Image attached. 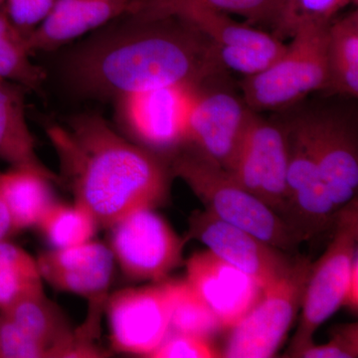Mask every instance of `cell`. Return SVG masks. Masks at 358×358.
<instances>
[{
    "mask_svg": "<svg viewBox=\"0 0 358 358\" xmlns=\"http://www.w3.org/2000/svg\"><path fill=\"white\" fill-rule=\"evenodd\" d=\"M178 280L121 289L106 303L114 350L150 357L169 333Z\"/></svg>",
    "mask_w": 358,
    "mask_h": 358,
    "instance_id": "cell-8",
    "label": "cell"
},
{
    "mask_svg": "<svg viewBox=\"0 0 358 358\" xmlns=\"http://www.w3.org/2000/svg\"><path fill=\"white\" fill-rule=\"evenodd\" d=\"M27 37L0 11V79L37 89L45 80L44 71L32 62Z\"/></svg>",
    "mask_w": 358,
    "mask_h": 358,
    "instance_id": "cell-26",
    "label": "cell"
},
{
    "mask_svg": "<svg viewBox=\"0 0 358 358\" xmlns=\"http://www.w3.org/2000/svg\"><path fill=\"white\" fill-rule=\"evenodd\" d=\"M0 358H48V352L10 320L1 315Z\"/></svg>",
    "mask_w": 358,
    "mask_h": 358,
    "instance_id": "cell-32",
    "label": "cell"
},
{
    "mask_svg": "<svg viewBox=\"0 0 358 358\" xmlns=\"http://www.w3.org/2000/svg\"><path fill=\"white\" fill-rule=\"evenodd\" d=\"M185 280L215 313L223 331L236 326L264 294L253 278L209 250L190 256Z\"/></svg>",
    "mask_w": 358,
    "mask_h": 358,
    "instance_id": "cell-15",
    "label": "cell"
},
{
    "mask_svg": "<svg viewBox=\"0 0 358 358\" xmlns=\"http://www.w3.org/2000/svg\"><path fill=\"white\" fill-rule=\"evenodd\" d=\"M358 357V324H348L336 327L331 339L327 343H310L294 357L355 358Z\"/></svg>",
    "mask_w": 358,
    "mask_h": 358,
    "instance_id": "cell-31",
    "label": "cell"
},
{
    "mask_svg": "<svg viewBox=\"0 0 358 358\" xmlns=\"http://www.w3.org/2000/svg\"><path fill=\"white\" fill-rule=\"evenodd\" d=\"M327 86L333 95L358 96V11L331 21L327 28Z\"/></svg>",
    "mask_w": 358,
    "mask_h": 358,
    "instance_id": "cell-21",
    "label": "cell"
},
{
    "mask_svg": "<svg viewBox=\"0 0 358 358\" xmlns=\"http://www.w3.org/2000/svg\"><path fill=\"white\" fill-rule=\"evenodd\" d=\"M0 178H1V171H0ZM10 233H13V226H11L10 216L4 200L1 180H0V240L6 239L7 235Z\"/></svg>",
    "mask_w": 358,
    "mask_h": 358,
    "instance_id": "cell-35",
    "label": "cell"
},
{
    "mask_svg": "<svg viewBox=\"0 0 358 358\" xmlns=\"http://www.w3.org/2000/svg\"><path fill=\"white\" fill-rule=\"evenodd\" d=\"M284 124L288 138L284 220L303 243L333 229L338 211L331 202L303 129L294 117Z\"/></svg>",
    "mask_w": 358,
    "mask_h": 358,
    "instance_id": "cell-11",
    "label": "cell"
},
{
    "mask_svg": "<svg viewBox=\"0 0 358 358\" xmlns=\"http://www.w3.org/2000/svg\"><path fill=\"white\" fill-rule=\"evenodd\" d=\"M284 0H129L124 15L150 20L164 8L178 2H193L214 10L238 15L253 26L274 29Z\"/></svg>",
    "mask_w": 358,
    "mask_h": 358,
    "instance_id": "cell-23",
    "label": "cell"
},
{
    "mask_svg": "<svg viewBox=\"0 0 358 358\" xmlns=\"http://www.w3.org/2000/svg\"><path fill=\"white\" fill-rule=\"evenodd\" d=\"M110 247L93 240L44 252L37 259L42 279L59 291L79 294L92 306H103L114 271Z\"/></svg>",
    "mask_w": 358,
    "mask_h": 358,
    "instance_id": "cell-16",
    "label": "cell"
},
{
    "mask_svg": "<svg viewBox=\"0 0 358 358\" xmlns=\"http://www.w3.org/2000/svg\"><path fill=\"white\" fill-rule=\"evenodd\" d=\"M287 44L274 48L248 46H215L219 62L224 69H229L245 77L253 76L267 69L286 50Z\"/></svg>",
    "mask_w": 358,
    "mask_h": 358,
    "instance_id": "cell-29",
    "label": "cell"
},
{
    "mask_svg": "<svg viewBox=\"0 0 358 358\" xmlns=\"http://www.w3.org/2000/svg\"><path fill=\"white\" fill-rule=\"evenodd\" d=\"M36 227L54 249H64L91 241L99 224L81 205L53 201L42 214Z\"/></svg>",
    "mask_w": 358,
    "mask_h": 358,
    "instance_id": "cell-25",
    "label": "cell"
},
{
    "mask_svg": "<svg viewBox=\"0 0 358 358\" xmlns=\"http://www.w3.org/2000/svg\"><path fill=\"white\" fill-rule=\"evenodd\" d=\"M56 0H7L9 20L26 37L47 17Z\"/></svg>",
    "mask_w": 358,
    "mask_h": 358,
    "instance_id": "cell-33",
    "label": "cell"
},
{
    "mask_svg": "<svg viewBox=\"0 0 358 358\" xmlns=\"http://www.w3.org/2000/svg\"><path fill=\"white\" fill-rule=\"evenodd\" d=\"M188 224L187 240H199L219 258L253 278L264 291L284 277L298 257L206 210L193 212Z\"/></svg>",
    "mask_w": 358,
    "mask_h": 358,
    "instance_id": "cell-13",
    "label": "cell"
},
{
    "mask_svg": "<svg viewBox=\"0 0 358 358\" xmlns=\"http://www.w3.org/2000/svg\"><path fill=\"white\" fill-rule=\"evenodd\" d=\"M0 313L43 346L48 358H62L74 338V329L60 308L47 298L43 289L25 294Z\"/></svg>",
    "mask_w": 358,
    "mask_h": 358,
    "instance_id": "cell-20",
    "label": "cell"
},
{
    "mask_svg": "<svg viewBox=\"0 0 358 358\" xmlns=\"http://www.w3.org/2000/svg\"><path fill=\"white\" fill-rule=\"evenodd\" d=\"M152 358H215L222 357L210 339L169 331Z\"/></svg>",
    "mask_w": 358,
    "mask_h": 358,
    "instance_id": "cell-30",
    "label": "cell"
},
{
    "mask_svg": "<svg viewBox=\"0 0 358 358\" xmlns=\"http://www.w3.org/2000/svg\"><path fill=\"white\" fill-rule=\"evenodd\" d=\"M126 18L70 59L68 73L78 89L115 99L174 85H202L224 70L215 45L185 21Z\"/></svg>",
    "mask_w": 358,
    "mask_h": 358,
    "instance_id": "cell-1",
    "label": "cell"
},
{
    "mask_svg": "<svg viewBox=\"0 0 358 358\" xmlns=\"http://www.w3.org/2000/svg\"><path fill=\"white\" fill-rule=\"evenodd\" d=\"M312 266L308 259L296 257L291 270L266 289L255 307L229 329L222 357H274L301 307Z\"/></svg>",
    "mask_w": 358,
    "mask_h": 358,
    "instance_id": "cell-6",
    "label": "cell"
},
{
    "mask_svg": "<svg viewBox=\"0 0 358 358\" xmlns=\"http://www.w3.org/2000/svg\"><path fill=\"white\" fill-rule=\"evenodd\" d=\"M343 307L348 308L352 313H357L358 310V258L353 263L352 273L348 280L345 298Z\"/></svg>",
    "mask_w": 358,
    "mask_h": 358,
    "instance_id": "cell-34",
    "label": "cell"
},
{
    "mask_svg": "<svg viewBox=\"0 0 358 358\" xmlns=\"http://www.w3.org/2000/svg\"><path fill=\"white\" fill-rule=\"evenodd\" d=\"M329 25L296 30L286 50L267 69L245 77L243 99L254 112L284 110L327 86V39Z\"/></svg>",
    "mask_w": 358,
    "mask_h": 358,
    "instance_id": "cell-4",
    "label": "cell"
},
{
    "mask_svg": "<svg viewBox=\"0 0 358 358\" xmlns=\"http://www.w3.org/2000/svg\"><path fill=\"white\" fill-rule=\"evenodd\" d=\"M42 289L37 260L17 245L0 240V312L25 294Z\"/></svg>",
    "mask_w": 358,
    "mask_h": 358,
    "instance_id": "cell-24",
    "label": "cell"
},
{
    "mask_svg": "<svg viewBox=\"0 0 358 358\" xmlns=\"http://www.w3.org/2000/svg\"><path fill=\"white\" fill-rule=\"evenodd\" d=\"M201 85H174L115 98V114L127 138L169 159L187 143L186 121Z\"/></svg>",
    "mask_w": 358,
    "mask_h": 358,
    "instance_id": "cell-7",
    "label": "cell"
},
{
    "mask_svg": "<svg viewBox=\"0 0 358 358\" xmlns=\"http://www.w3.org/2000/svg\"><path fill=\"white\" fill-rule=\"evenodd\" d=\"M169 162L173 178L182 179L212 215L287 253L298 251L301 242L286 221L199 148L186 143Z\"/></svg>",
    "mask_w": 358,
    "mask_h": 358,
    "instance_id": "cell-3",
    "label": "cell"
},
{
    "mask_svg": "<svg viewBox=\"0 0 358 358\" xmlns=\"http://www.w3.org/2000/svg\"><path fill=\"white\" fill-rule=\"evenodd\" d=\"M179 18L203 33L215 46H248L274 48L284 42L272 33L247 22H239L229 14L193 2H178L160 11L154 18ZM152 20V18H150Z\"/></svg>",
    "mask_w": 358,
    "mask_h": 358,
    "instance_id": "cell-19",
    "label": "cell"
},
{
    "mask_svg": "<svg viewBox=\"0 0 358 358\" xmlns=\"http://www.w3.org/2000/svg\"><path fill=\"white\" fill-rule=\"evenodd\" d=\"M47 136L60 164V183L96 219L112 227L129 214L166 201L173 178L169 159L136 145L100 115H82Z\"/></svg>",
    "mask_w": 358,
    "mask_h": 358,
    "instance_id": "cell-2",
    "label": "cell"
},
{
    "mask_svg": "<svg viewBox=\"0 0 358 358\" xmlns=\"http://www.w3.org/2000/svg\"><path fill=\"white\" fill-rule=\"evenodd\" d=\"M288 138L284 122H268L253 112L228 173L284 219Z\"/></svg>",
    "mask_w": 358,
    "mask_h": 358,
    "instance_id": "cell-10",
    "label": "cell"
},
{
    "mask_svg": "<svg viewBox=\"0 0 358 358\" xmlns=\"http://www.w3.org/2000/svg\"><path fill=\"white\" fill-rule=\"evenodd\" d=\"M25 88L0 79V159L14 169H23L60 183L58 174L50 171L36 152L25 110Z\"/></svg>",
    "mask_w": 358,
    "mask_h": 358,
    "instance_id": "cell-18",
    "label": "cell"
},
{
    "mask_svg": "<svg viewBox=\"0 0 358 358\" xmlns=\"http://www.w3.org/2000/svg\"><path fill=\"white\" fill-rule=\"evenodd\" d=\"M129 0H56L50 13L27 37L31 53L51 51L124 15Z\"/></svg>",
    "mask_w": 358,
    "mask_h": 358,
    "instance_id": "cell-17",
    "label": "cell"
},
{
    "mask_svg": "<svg viewBox=\"0 0 358 358\" xmlns=\"http://www.w3.org/2000/svg\"><path fill=\"white\" fill-rule=\"evenodd\" d=\"M223 329L220 322L206 301L185 279L178 280L169 331L192 334L211 341Z\"/></svg>",
    "mask_w": 358,
    "mask_h": 358,
    "instance_id": "cell-27",
    "label": "cell"
},
{
    "mask_svg": "<svg viewBox=\"0 0 358 358\" xmlns=\"http://www.w3.org/2000/svg\"><path fill=\"white\" fill-rule=\"evenodd\" d=\"M201 86L188 110L186 143L228 171L254 110L244 99L227 90H203Z\"/></svg>",
    "mask_w": 358,
    "mask_h": 358,
    "instance_id": "cell-14",
    "label": "cell"
},
{
    "mask_svg": "<svg viewBox=\"0 0 358 358\" xmlns=\"http://www.w3.org/2000/svg\"><path fill=\"white\" fill-rule=\"evenodd\" d=\"M355 2L357 0H284L272 34L282 41L303 26L331 24L343 8Z\"/></svg>",
    "mask_w": 358,
    "mask_h": 358,
    "instance_id": "cell-28",
    "label": "cell"
},
{
    "mask_svg": "<svg viewBox=\"0 0 358 358\" xmlns=\"http://www.w3.org/2000/svg\"><path fill=\"white\" fill-rule=\"evenodd\" d=\"M2 1H3V0H0V3H1Z\"/></svg>",
    "mask_w": 358,
    "mask_h": 358,
    "instance_id": "cell-36",
    "label": "cell"
},
{
    "mask_svg": "<svg viewBox=\"0 0 358 358\" xmlns=\"http://www.w3.org/2000/svg\"><path fill=\"white\" fill-rule=\"evenodd\" d=\"M0 180L13 233L36 226L54 201L49 186L51 181L31 171L14 167L1 173Z\"/></svg>",
    "mask_w": 358,
    "mask_h": 358,
    "instance_id": "cell-22",
    "label": "cell"
},
{
    "mask_svg": "<svg viewBox=\"0 0 358 358\" xmlns=\"http://www.w3.org/2000/svg\"><path fill=\"white\" fill-rule=\"evenodd\" d=\"M333 238L312 270L303 301L300 326L287 357H294L313 343L317 329L343 307L353 263L358 258V202L339 209Z\"/></svg>",
    "mask_w": 358,
    "mask_h": 358,
    "instance_id": "cell-5",
    "label": "cell"
},
{
    "mask_svg": "<svg viewBox=\"0 0 358 358\" xmlns=\"http://www.w3.org/2000/svg\"><path fill=\"white\" fill-rule=\"evenodd\" d=\"M110 229V248L129 279L164 281L182 263L187 238L179 237L154 208L134 211Z\"/></svg>",
    "mask_w": 358,
    "mask_h": 358,
    "instance_id": "cell-9",
    "label": "cell"
},
{
    "mask_svg": "<svg viewBox=\"0 0 358 358\" xmlns=\"http://www.w3.org/2000/svg\"><path fill=\"white\" fill-rule=\"evenodd\" d=\"M307 136L336 210L357 199L358 138L352 117L331 110L294 117Z\"/></svg>",
    "mask_w": 358,
    "mask_h": 358,
    "instance_id": "cell-12",
    "label": "cell"
}]
</instances>
